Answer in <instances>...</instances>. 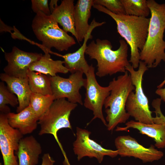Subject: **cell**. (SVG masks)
<instances>
[{"mask_svg":"<svg viewBox=\"0 0 165 165\" xmlns=\"http://www.w3.org/2000/svg\"><path fill=\"white\" fill-rule=\"evenodd\" d=\"M42 53L23 51L14 46L12 51L5 53L4 57L8 62L3 69L5 73L12 77L27 78V72L31 64L40 59Z\"/></svg>","mask_w":165,"mask_h":165,"instance_id":"13","label":"cell"},{"mask_svg":"<svg viewBox=\"0 0 165 165\" xmlns=\"http://www.w3.org/2000/svg\"><path fill=\"white\" fill-rule=\"evenodd\" d=\"M9 104L13 107L19 104L18 99L4 84L3 82H0V113L6 114L10 112V109L7 105Z\"/></svg>","mask_w":165,"mask_h":165,"instance_id":"25","label":"cell"},{"mask_svg":"<svg viewBox=\"0 0 165 165\" xmlns=\"http://www.w3.org/2000/svg\"><path fill=\"white\" fill-rule=\"evenodd\" d=\"M109 84L111 86L110 93L104 105L108 123L106 127L108 130L112 131L118 124L125 123L130 118L126 105L129 95L135 87L130 75L127 70L117 78H113Z\"/></svg>","mask_w":165,"mask_h":165,"instance_id":"4","label":"cell"},{"mask_svg":"<svg viewBox=\"0 0 165 165\" xmlns=\"http://www.w3.org/2000/svg\"><path fill=\"white\" fill-rule=\"evenodd\" d=\"M54 100L52 95H44L31 93L29 105L38 120L48 111Z\"/></svg>","mask_w":165,"mask_h":165,"instance_id":"23","label":"cell"},{"mask_svg":"<svg viewBox=\"0 0 165 165\" xmlns=\"http://www.w3.org/2000/svg\"><path fill=\"white\" fill-rule=\"evenodd\" d=\"M161 100L160 98L154 99L152 105L155 109L154 112L156 116L153 117V122L154 123L163 124L165 125V116L163 114L160 108Z\"/></svg>","mask_w":165,"mask_h":165,"instance_id":"28","label":"cell"},{"mask_svg":"<svg viewBox=\"0 0 165 165\" xmlns=\"http://www.w3.org/2000/svg\"><path fill=\"white\" fill-rule=\"evenodd\" d=\"M23 135L9 124L7 114H0V149L3 165H19L15 151H18Z\"/></svg>","mask_w":165,"mask_h":165,"instance_id":"12","label":"cell"},{"mask_svg":"<svg viewBox=\"0 0 165 165\" xmlns=\"http://www.w3.org/2000/svg\"><path fill=\"white\" fill-rule=\"evenodd\" d=\"M93 6L98 11L108 15L115 21L117 32L130 46L129 62L134 69L138 68L140 61L139 50L143 49L147 39L149 18L126 14L117 15L100 5L94 4Z\"/></svg>","mask_w":165,"mask_h":165,"instance_id":"2","label":"cell"},{"mask_svg":"<svg viewBox=\"0 0 165 165\" xmlns=\"http://www.w3.org/2000/svg\"><path fill=\"white\" fill-rule=\"evenodd\" d=\"M27 77L32 92L44 95H52L51 81L49 75L48 76L29 69Z\"/></svg>","mask_w":165,"mask_h":165,"instance_id":"22","label":"cell"},{"mask_svg":"<svg viewBox=\"0 0 165 165\" xmlns=\"http://www.w3.org/2000/svg\"><path fill=\"white\" fill-rule=\"evenodd\" d=\"M74 0H63L55 9L51 15L66 32H70L76 38L75 30Z\"/></svg>","mask_w":165,"mask_h":165,"instance_id":"20","label":"cell"},{"mask_svg":"<svg viewBox=\"0 0 165 165\" xmlns=\"http://www.w3.org/2000/svg\"><path fill=\"white\" fill-rule=\"evenodd\" d=\"M48 2L47 0H31L32 9L36 13L41 12L47 15H50L51 13Z\"/></svg>","mask_w":165,"mask_h":165,"instance_id":"27","label":"cell"},{"mask_svg":"<svg viewBox=\"0 0 165 165\" xmlns=\"http://www.w3.org/2000/svg\"><path fill=\"white\" fill-rule=\"evenodd\" d=\"M0 79L6 82L8 89L16 94L19 104L16 112H19L28 106L31 91L30 89L28 78H21L10 76L5 73H2Z\"/></svg>","mask_w":165,"mask_h":165,"instance_id":"15","label":"cell"},{"mask_svg":"<svg viewBox=\"0 0 165 165\" xmlns=\"http://www.w3.org/2000/svg\"><path fill=\"white\" fill-rule=\"evenodd\" d=\"M91 133L88 130L78 127L76 129V139L73 143V150L77 156L78 161L84 157H95L99 163L103 161L105 156L112 158L118 155L117 150H113L104 148L90 138Z\"/></svg>","mask_w":165,"mask_h":165,"instance_id":"11","label":"cell"},{"mask_svg":"<svg viewBox=\"0 0 165 165\" xmlns=\"http://www.w3.org/2000/svg\"><path fill=\"white\" fill-rule=\"evenodd\" d=\"M42 152L41 144L33 136L22 138L16 152L19 165H36Z\"/></svg>","mask_w":165,"mask_h":165,"instance_id":"19","label":"cell"},{"mask_svg":"<svg viewBox=\"0 0 165 165\" xmlns=\"http://www.w3.org/2000/svg\"><path fill=\"white\" fill-rule=\"evenodd\" d=\"M77 106V104L70 102L65 98L55 100L48 111L38 122L40 126L38 135L47 134L53 136L64 156V165H71L59 140L57 133L62 128L72 129L69 118L71 112Z\"/></svg>","mask_w":165,"mask_h":165,"instance_id":"6","label":"cell"},{"mask_svg":"<svg viewBox=\"0 0 165 165\" xmlns=\"http://www.w3.org/2000/svg\"><path fill=\"white\" fill-rule=\"evenodd\" d=\"M64 64V61L53 60L48 53L45 54L38 60L31 64L29 69L54 76L57 73L66 74L69 72Z\"/></svg>","mask_w":165,"mask_h":165,"instance_id":"21","label":"cell"},{"mask_svg":"<svg viewBox=\"0 0 165 165\" xmlns=\"http://www.w3.org/2000/svg\"><path fill=\"white\" fill-rule=\"evenodd\" d=\"M124 127H117L116 131H127L130 128L138 130L139 133L152 138L155 142V146L158 148H165V125L153 123L147 124L131 120L125 123Z\"/></svg>","mask_w":165,"mask_h":165,"instance_id":"17","label":"cell"},{"mask_svg":"<svg viewBox=\"0 0 165 165\" xmlns=\"http://www.w3.org/2000/svg\"><path fill=\"white\" fill-rule=\"evenodd\" d=\"M126 15L147 17L150 13L146 0H121Z\"/></svg>","mask_w":165,"mask_h":165,"instance_id":"24","label":"cell"},{"mask_svg":"<svg viewBox=\"0 0 165 165\" xmlns=\"http://www.w3.org/2000/svg\"><path fill=\"white\" fill-rule=\"evenodd\" d=\"M155 93L160 96L162 101L165 102V88L158 89L156 90Z\"/></svg>","mask_w":165,"mask_h":165,"instance_id":"30","label":"cell"},{"mask_svg":"<svg viewBox=\"0 0 165 165\" xmlns=\"http://www.w3.org/2000/svg\"><path fill=\"white\" fill-rule=\"evenodd\" d=\"M83 73L79 72L71 73L67 78L58 75H49L51 81L52 95L55 100L67 98L72 103L83 104L80 90L85 87L86 79L83 78Z\"/></svg>","mask_w":165,"mask_h":165,"instance_id":"9","label":"cell"},{"mask_svg":"<svg viewBox=\"0 0 165 165\" xmlns=\"http://www.w3.org/2000/svg\"><path fill=\"white\" fill-rule=\"evenodd\" d=\"M119 42V46L116 50L112 49V44L107 39L97 38L87 46L85 54L97 61V76L102 77L126 71V68L130 64L128 59V44L123 39Z\"/></svg>","mask_w":165,"mask_h":165,"instance_id":"3","label":"cell"},{"mask_svg":"<svg viewBox=\"0 0 165 165\" xmlns=\"http://www.w3.org/2000/svg\"><path fill=\"white\" fill-rule=\"evenodd\" d=\"M105 23V22H97L94 19L90 24L89 30L84 38L82 45L77 50L64 55L54 53L64 59V66L71 73L78 72H81L85 75L87 73L90 65L88 64L85 57L87 46V42L89 39L92 38L91 33L94 29Z\"/></svg>","mask_w":165,"mask_h":165,"instance_id":"14","label":"cell"},{"mask_svg":"<svg viewBox=\"0 0 165 165\" xmlns=\"http://www.w3.org/2000/svg\"><path fill=\"white\" fill-rule=\"evenodd\" d=\"M138 69L135 70L130 64L126 68L130 75L135 87L134 92L129 95L126 105L127 112L136 121L147 124L154 123L152 112L149 108L148 99L143 90V77L148 68L143 61H140Z\"/></svg>","mask_w":165,"mask_h":165,"instance_id":"7","label":"cell"},{"mask_svg":"<svg viewBox=\"0 0 165 165\" xmlns=\"http://www.w3.org/2000/svg\"><path fill=\"white\" fill-rule=\"evenodd\" d=\"M164 85H165V78L163 81L157 86V88L158 89L162 88Z\"/></svg>","mask_w":165,"mask_h":165,"instance_id":"32","label":"cell"},{"mask_svg":"<svg viewBox=\"0 0 165 165\" xmlns=\"http://www.w3.org/2000/svg\"><path fill=\"white\" fill-rule=\"evenodd\" d=\"M93 2L94 4L102 6L116 14H126L121 0H94Z\"/></svg>","mask_w":165,"mask_h":165,"instance_id":"26","label":"cell"},{"mask_svg":"<svg viewBox=\"0 0 165 165\" xmlns=\"http://www.w3.org/2000/svg\"><path fill=\"white\" fill-rule=\"evenodd\" d=\"M147 2L151 16L147 39L140 52V59L148 68H155L162 61H165V3L159 4L154 0Z\"/></svg>","mask_w":165,"mask_h":165,"instance_id":"1","label":"cell"},{"mask_svg":"<svg viewBox=\"0 0 165 165\" xmlns=\"http://www.w3.org/2000/svg\"><path fill=\"white\" fill-rule=\"evenodd\" d=\"M86 75V92L83 105L85 108L93 112L94 117L90 122L98 118L107 126V123L103 116L102 108L105 100L110 94L111 85L109 84L108 86L103 87L98 84L96 78L95 68L92 64L90 65Z\"/></svg>","mask_w":165,"mask_h":165,"instance_id":"8","label":"cell"},{"mask_svg":"<svg viewBox=\"0 0 165 165\" xmlns=\"http://www.w3.org/2000/svg\"><path fill=\"white\" fill-rule=\"evenodd\" d=\"M55 161L48 153L44 154L42 157L41 165H53Z\"/></svg>","mask_w":165,"mask_h":165,"instance_id":"29","label":"cell"},{"mask_svg":"<svg viewBox=\"0 0 165 165\" xmlns=\"http://www.w3.org/2000/svg\"><path fill=\"white\" fill-rule=\"evenodd\" d=\"M31 27L37 38L42 42L45 54L50 53L53 47L59 51H67L76 44L74 38L59 27L51 15L38 12L32 20Z\"/></svg>","mask_w":165,"mask_h":165,"instance_id":"5","label":"cell"},{"mask_svg":"<svg viewBox=\"0 0 165 165\" xmlns=\"http://www.w3.org/2000/svg\"><path fill=\"white\" fill-rule=\"evenodd\" d=\"M58 0H51L49 4V8L51 13L58 6Z\"/></svg>","mask_w":165,"mask_h":165,"instance_id":"31","label":"cell"},{"mask_svg":"<svg viewBox=\"0 0 165 165\" xmlns=\"http://www.w3.org/2000/svg\"><path fill=\"white\" fill-rule=\"evenodd\" d=\"M115 145L121 157H133L143 163L152 162L161 159L163 153L155 148L153 145L146 148L130 135L120 136L115 140Z\"/></svg>","mask_w":165,"mask_h":165,"instance_id":"10","label":"cell"},{"mask_svg":"<svg viewBox=\"0 0 165 165\" xmlns=\"http://www.w3.org/2000/svg\"><path fill=\"white\" fill-rule=\"evenodd\" d=\"M93 0H78L75 6L74 20L76 33L75 38L78 42H81L89 30L88 21L91 15V9L94 5Z\"/></svg>","mask_w":165,"mask_h":165,"instance_id":"18","label":"cell"},{"mask_svg":"<svg viewBox=\"0 0 165 165\" xmlns=\"http://www.w3.org/2000/svg\"><path fill=\"white\" fill-rule=\"evenodd\" d=\"M7 116L9 125L18 130L23 135L32 132L38 124V119L29 105L17 113L10 112Z\"/></svg>","mask_w":165,"mask_h":165,"instance_id":"16","label":"cell"}]
</instances>
